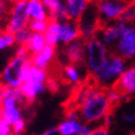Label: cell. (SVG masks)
I'll return each mask as SVG.
<instances>
[{
	"label": "cell",
	"instance_id": "19",
	"mask_svg": "<svg viewBox=\"0 0 135 135\" xmlns=\"http://www.w3.org/2000/svg\"><path fill=\"white\" fill-rule=\"evenodd\" d=\"M27 12L30 20L49 21L48 11L41 0H27Z\"/></svg>",
	"mask_w": 135,
	"mask_h": 135
},
{
	"label": "cell",
	"instance_id": "29",
	"mask_svg": "<svg viewBox=\"0 0 135 135\" xmlns=\"http://www.w3.org/2000/svg\"><path fill=\"white\" fill-rule=\"evenodd\" d=\"M122 121L127 124H134L135 123V108L126 110L122 114Z\"/></svg>",
	"mask_w": 135,
	"mask_h": 135
},
{
	"label": "cell",
	"instance_id": "27",
	"mask_svg": "<svg viewBox=\"0 0 135 135\" xmlns=\"http://www.w3.org/2000/svg\"><path fill=\"white\" fill-rule=\"evenodd\" d=\"M13 134L14 132H13L12 126L3 118L0 119V135H13Z\"/></svg>",
	"mask_w": 135,
	"mask_h": 135
},
{
	"label": "cell",
	"instance_id": "17",
	"mask_svg": "<svg viewBox=\"0 0 135 135\" xmlns=\"http://www.w3.org/2000/svg\"><path fill=\"white\" fill-rule=\"evenodd\" d=\"M23 92L27 103L35 102V100L48 89V83L44 82H38V81H31V80H26L23 82V84L20 88Z\"/></svg>",
	"mask_w": 135,
	"mask_h": 135
},
{
	"label": "cell",
	"instance_id": "28",
	"mask_svg": "<svg viewBox=\"0 0 135 135\" xmlns=\"http://www.w3.org/2000/svg\"><path fill=\"white\" fill-rule=\"evenodd\" d=\"M89 135H111V133L105 124H97L93 126V129Z\"/></svg>",
	"mask_w": 135,
	"mask_h": 135
},
{
	"label": "cell",
	"instance_id": "9",
	"mask_svg": "<svg viewBox=\"0 0 135 135\" xmlns=\"http://www.w3.org/2000/svg\"><path fill=\"white\" fill-rule=\"evenodd\" d=\"M128 26L129 24H126L120 21H116L114 23H110V24H107L100 27L97 31L96 37H98L103 41L105 46L110 51H112L115 46L117 44L118 40L122 36V33L128 28Z\"/></svg>",
	"mask_w": 135,
	"mask_h": 135
},
{
	"label": "cell",
	"instance_id": "11",
	"mask_svg": "<svg viewBox=\"0 0 135 135\" xmlns=\"http://www.w3.org/2000/svg\"><path fill=\"white\" fill-rule=\"evenodd\" d=\"M22 106L16 98L11 96L9 94L3 93L2 97V118L8 121L11 126H13L14 123L23 119V110H22Z\"/></svg>",
	"mask_w": 135,
	"mask_h": 135
},
{
	"label": "cell",
	"instance_id": "4",
	"mask_svg": "<svg viewBox=\"0 0 135 135\" xmlns=\"http://www.w3.org/2000/svg\"><path fill=\"white\" fill-rule=\"evenodd\" d=\"M110 54L111 51L98 37H93L89 40H85L84 66L90 75L96 73L102 68L108 61Z\"/></svg>",
	"mask_w": 135,
	"mask_h": 135
},
{
	"label": "cell",
	"instance_id": "16",
	"mask_svg": "<svg viewBox=\"0 0 135 135\" xmlns=\"http://www.w3.org/2000/svg\"><path fill=\"white\" fill-rule=\"evenodd\" d=\"M55 57H56V48L48 46V44L40 53H37L35 55L30 56L31 63L33 66H36L41 69H44L47 71L52 68Z\"/></svg>",
	"mask_w": 135,
	"mask_h": 135
},
{
	"label": "cell",
	"instance_id": "10",
	"mask_svg": "<svg viewBox=\"0 0 135 135\" xmlns=\"http://www.w3.org/2000/svg\"><path fill=\"white\" fill-rule=\"evenodd\" d=\"M111 53H116L127 61H132L135 57V23L128 26Z\"/></svg>",
	"mask_w": 135,
	"mask_h": 135
},
{
	"label": "cell",
	"instance_id": "7",
	"mask_svg": "<svg viewBox=\"0 0 135 135\" xmlns=\"http://www.w3.org/2000/svg\"><path fill=\"white\" fill-rule=\"evenodd\" d=\"M77 23L80 28L81 37L84 40H89L93 37H96L97 31L100 28V22L96 11L95 3L93 1L90 2L85 12L82 14V16Z\"/></svg>",
	"mask_w": 135,
	"mask_h": 135
},
{
	"label": "cell",
	"instance_id": "12",
	"mask_svg": "<svg viewBox=\"0 0 135 135\" xmlns=\"http://www.w3.org/2000/svg\"><path fill=\"white\" fill-rule=\"evenodd\" d=\"M84 122L81 120L77 109H70L63 121L56 127L59 135H76L80 132Z\"/></svg>",
	"mask_w": 135,
	"mask_h": 135
},
{
	"label": "cell",
	"instance_id": "13",
	"mask_svg": "<svg viewBox=\"0 0 135 135\" xmlns=\"http://www.w3.org/2000/svg\"><path fill=\"white\" fill-rule=\"evenodd\" d=\"M57 36H59V43L60 46H65L78 38L81 37L80 28L77 22L75 21H64L59 22L57 26Z\"/></svg>",
	"mask_w": 135,
	"mask_h": 135
},
{
	"label": "cell",
	"instance_id": "21",
	"mask_svg": "<svg viewBox=\"0 0 135 135\" xmlns=\"http://www.w3.org/2000/svg\"><path fill=\"white\" fill-rule=\"evenodd\" d=\"M25 46L28 49L30 55H35L37 53H40L47 47V41H46V38H44L43 33L32 32Z\"/></svg>",
	"mask_w": 135,
	"mask_h": 135
},
{
	"label": "cell",
	"instance_id": "31",
	"mask_svg": "<svg viewBox=\"0 0 135 135\" xmlns=\"http://www.w3.org/2000/svg\"><path fill=\"white\" fill-rule=\"evenodd\" d=\"M4 89H6V86L0 82V119L2 118V97H3V93H4Z\"/></svg>",
	"mask_w": 135,
	"mask_h": 135
},
{
	"label": "cell",
	"instance_id": "26",
	"mask_svg": "<svg viewBox=\"0 0 135 135\" xmlns=\"http://www.w3.org/2000/svg\"><path fill=\"white\" fill-rule=\"evenodd\" d=\"M32 31L28 28V27H25L23 29L18 30L17 32L14 33V37H15V42L17 46H25L27 43L28 39L30 38Z\"/></svg>",
	"mask_w": 135,
	"mask_h": 135
},
{
	"label": "cell",
	"instance_id": "15",
	"mask_svg": "<svg viewBox=\"0 0 135 135\" xmlns=\"http://www.w3.org/2000/svg\"><path fill=\"white\" fill-rule=\"evenodd\" d=\"M126 96L135 95V65H130L114 85Z\"/></svg>",
	"mask_w": 135,
	"mask_h": 135
},
{
	"label": "cell",
	"instance_id": "22",
	"mask_svg": "<svg viewBox=\"0 0 135 135\" xmlns=\"http://www.w3.org/2000/svg\"><path fill=\"white\" fill-rule=\"evenodd\" d=\"M57 26H59V22L57 21H52L49 20V24L46 32L43 33L44 38H46L47 44L54 48L60 47L59 43V36H57Z\"/></svg>",
	"mask_w": 135,
	"mask_h": 135
},
{
	"label": "cell",
	"instance_id": "30",
	"mask_svg": "<svg viewBox=\"0 0 135 135\" xmlns=\"http://www.w3.org/2000/svg\"><path fill=\"white\" fill-rule=\"evenodd\" d=\"M12 129H13V132L14 134H21L23 133L25 130H26V121L25 119H21L20 121H17L16 123H14V124L12 126Z\"/></svg>",
	"mask_w": 135,
	"mask_h": 135
},
{
	"label": "cell",
	"instance_id": "24",
	"mask_svg": "<svg viewBox=\"0 0 135 135\" xmlns=\"http://www.w3.org/2000/svg\"><path fill=\"white\" fill-rule=\"evenodd\" d=\"M120 22H123L126 24H134L135 23V3H130L128 8L124 10V12L119 17Z\"/></svg>",
	"mask_w": 135,
	"mask_h": 135
},
{
	"label": "cell",
	"instance_id": "1",
	"mask_svg": "<svg viewBox=\"0 0 135 135\" xmlns=\"http://www.w3.org/2000/svg\"><path fill=\"white\" fill-rule=\"evenodd\" d=\"M114 106L103 88L84 86L77 95V110L81 120L91 126L102 123L110 115Z\"/></svg>",
	"mask_w": 135,
	"mask_h": 135
},
{
	"label": "cell",
	"instance_id": "25",
	"mask_svg": "<svg viewBox=\"0 0 135 135\" xmlns=\"http://www.w3.org/2000/svg\"><path fill=\"white\" fill-rule=\"evenodd\" d=\"M48 24L49 21H37V20H29L28 23V28L32 31V32H40V33H44L48 28Z\"/></svg>",
	"mask_w": 135,
	"mask_h": 135
},
{
	"label": "cell",
	"instance_id": "18",
	"mask_svg": "<svg viewBox=\"0 0 135 135\" xmlns=\"http://www.w3.org/2000/svg\"><path fill=\"white\" fill-rule=\"evenodd\" d=\"M92 0H65V4L71 21L78 22L85 12Z\"/></svg>",
	"mask_w": 135,
	"mask_h": 135
},
{
	"label": "cell",
	"instance_id": "2",
	"mask_svg": "<svg viewBox=\"0 0 135 135\" xmlns=\"http://www.w3.org/2000/svg\"><path fill=\"white\" fill-rule=\"evenodd\" d=\"M31 66L30 57L14 54L0 74V82L6 88H21Z\"/></svg>",
	"mask_w": 135,
	"mask_h": 135
},
{
	"label": "cell",
	"instance_id": "5",
	"mask_svg": "<svg viewBox=\"0 0 135 135\" xmlns=\"http://www.w3.org/2000/svg\"><path fill=\"white\" fill-rule=\"evenodd\" d=\"M95 3L100 27L118 21L131 2L126 0H92Z\"/></svg>",
	"mask_w": 135,
	"mask_h": 135
},
{
	"label": "cell",
	"instance_id": "35",
	"mask_svg": "<svg viewBox=\"0 0 135 135\" xmlns=\"http://www.w3.org/2000/svg\"><path fill=\"white\" fill-rule=\"evenodd\" d=\"M2 31V29H1V26H0V32H1Z\"/></svg>",
	"mask_w": 135,
	"mask_h": 135
},
{
	"label": "cell",
	"instance_id": "23",
	"mask_svg": "<svg viewBox=\"0 0 135 135\" xmlns=\"http://www.w3.org/2000/svg\"><path fill=\"white\" fill-rule=\"evenodd\" d=\"M14 44H16L14 33L9 32L8 30H2L0 32V51L12 48Z\"/></svg>",
	"mask_w": 135,
	"mask_h": 135
},
{
	"label": "cell",
	"instance_id": "32",
	"mask_svg": "<svg viewBox=\"0 0 135 135\" xmlns=\"http://www.w3.org/2000/svg\"><path fill=\"white\" fill-rule=\"evenodd\" d=\"M40 135H59V133H57V129L56 128H50L46 131H43Z\"/></svg>",
	"mask_w": 135,
	"mask_h": 135
},
{
	"label": "cell",
	"instance_id": "34",
	"mask_svg": "<svg viewBox=\"0 0 135 135\" xmlns=\"http://www.w3.org/2000/svg\"><path fill=\"white\" fill-rule=\"evenodd\" d=\"M132 65H135V57L132 60Z\"/></svg>",
	"mask_w": 135,
	"mask_h": 135
},
{
	"label": "cell",
	"instance_id": "33",
	"mask_svg": "<svg viewBox=\"0 0 135 135\" xmlns=\"http://www.w3.org/2000/svg\"><path fill=\"white\" fill-rule=\"evenodd\" d=\"M9 1V0H0V2H4V3H7Z\"/></svg>",
	"mask_w": 135,
	"mask_h": 135
},
{
	"label": "cell",
	"instance_id": "6",
	"mask_svg": "<svg viewBox=\"0 0 135 135\" xmlns=\"http://www.w3.org/2000/svg\"><path fill=\"white\" fill-rule=\"evenodd\" d=\"M29 15L27 12V0H14L11 4L10 13L6 22V29L15 33L28 26Z\"/></svg>",
	"mask_w": 135,
	"mask_h": 135
},
{
	"label": "cell",
	"instance_id": "8",
	"mask_svg": "<svg viewBox=\"0 0 135 135\" xmlns=\"http://www.w3.org/2000/svg\"><path fill=\"white\" fill-rule=\"evenodd\" d=\"M61 54L66 64L84 66L85 60V40L80 37L61 48ZM85 67V66H84Z\"/></svg>",
	"mask_w": 135,
	"mask_h": 135
},
{
	"label": "cell",
	"instance_id": "14",
	"mask_svg": "<svg viewBox=\"0 0 135 135\" xmlns=\"http://www.w3.org/2000/svg\"><path fill=\"white\" fill-rule=\"evenodd\" d=\"M41 1L48 11L49 20L57 22L70 20L65 4V0H41Z\"/></svg>",
	"mask_w": 135,
	"mask_h": 135
},
{
	"label": "cell",
	"instance_id": "20",
	"mask_svg": "<svg viewBox=\"0 0 135 135\" xmlns=\"http://www.w3.org/2000/svg\"><path fill=\"white\" fill-rule=\"evenodd\" d=\"M86 68L84 66L75 64H65L63 67V78L69 84H79L82 81V70Z\"/></svg>",
	"mask_w": 135,
	"mask_h": 135
},
{
	"label": "cell",
	"instance_id": "3",
	"mask_svg": "<svg viewBox=\"0 0 135 135\" xmlns=\"http://www.w3.org/2000/svg\"><path fill=\"white\" fill-rule=\"evenodd\" d=\"M127 68L128 61L116 53H111L106 64L99 70L92 74L91 78L98 86L103 89H110L116 84Z\"/></svg>",
	"mask_w": 135,
	"mask_h": 135
},
{
	"label": "cell",
	"instance_id": "36",
	"mask_svg": "<svg viewBox=\"0 0 135 135\" xmlns=\"http://www.w3.org/2000/svg\"><path fill=\"white\" fill-rule=\"evenodd\" d=\"M13 135H21V134H13Z\"/></svg>",
	"mask_w": 135,
	"mask_h": 135
}]
</instances>
